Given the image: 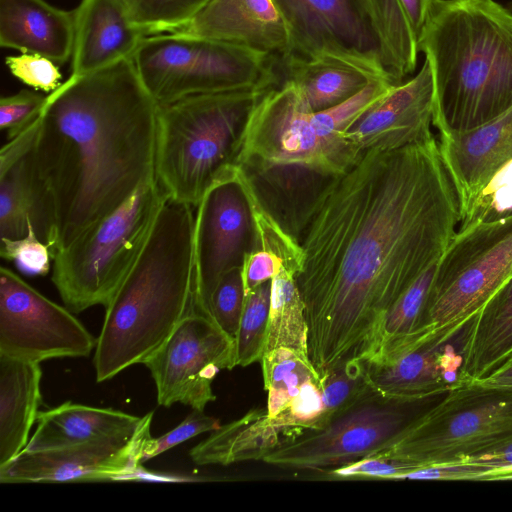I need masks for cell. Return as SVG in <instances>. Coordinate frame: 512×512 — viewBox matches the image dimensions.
Instances as JSON below:
<instances>
[{
	"instance_id": "obj_11",
	"label": "cell",
	"mask_w": 512,
	"mask_h": 512,
	"mask_svg": "<svg viewBox=\"0 0 512 512\" xmlns=\"http://www.w3.org/2000/svg\"><path fill=\"white\" fill-rule=\"evenodd\" d=\"M313 113L293 82L267 89L249 113L235 165L299 164L336 176L345 173L360 157L323 142Z\"/></svg>"
},
{
	"instance_id": "obj_49",
	"label": "cell",
	"mask_w": 512,
	"mask_h": 512,
	"mask_svg": "<svg viewBox=\"0 0 512 512\" xmlns=\"http://www.w3.org/2000/svg\"><path fill=\"white\" fill-rule=\"evenodd\" d=\"M494 480H512V471L504 475L498 476Z\"/></svg>"
},
{
	"instance_id": "obj_7",
	"label": "cell",
	"mask_w": 512,
	"mask_h": 512,
	"mask_svg": "<svg viewBox=\"0 0 512 512\" xmlns=\"http://www.w3.org/2000/svg\"><path fill=\"white\" fill-rule=\"evenodd\" d=\"M132 59L158 106L191 95L282 83L277 58L177 32L146 36Z\"/></svg>"
},
{
	"instance_id": "obj_47",
	"label": "cell",
	"mask_w": 512,
	"mask_h": 512,
	"mask_svg": "<svg viewBox=\"0 0 512 512\" xmlns=\"http://www.w3.org/2000/svg\"><path fill=\"white\" fill-rule=\"evenodd\" d=\"M484 465L492 467L496 471V475L490 481H494L498 476L504 475L512 471V444L504 449L486 454L474 459Z\"/></svg>"
},
{
	"instance_id": "obj_13",
	"label": "cell",
	"mask_w": 512,
	"mask_h": 512,
	"mask_svg": "<svg viewBox=\"0 0 512 512\" xmlns=\"http://www.w3.org/2000/svg\"><path fill=\"white\" fill-rule=\"evenodd\" d=\"M97 339L71 313L12 270L0 269V354L40 363L86 357Z\"/></svg>"
},
{
	"instance_id": "obj_33",
	"label": "cell",
	"mask_w": 512,
	"mask_h": 512,
	"mask_svg": "<svg viewBox=\"0 0 512 512\" xmlns=\"http://www.w3.org/2000/svg\"><path fill=\"white\" fill-rule=\"evenodd\" d=\"M437 264L424 271L395 302L386 318L380 347L370 361L387 356L416 332Z\"/></svg>"
},
{
	"instance_id": "obj_26",
	"label": "cell",
	"mask_w": 512,
	"mask_h": 512,
	"mask_svg": "<svg viewBox=\"0 0 512 512\" xmlns=\"http://www.w3.org/2000/svg\"><path fill=\"white\" fill-rule=\"evenodd\" d=\"M146 418L111 408L65 402L38 412L37 428L24 451H41L134 435ZM22 450V451H23Z\"/></svg>"
},
{
	"instance_id": "obj_17",
	"label": "cell",
	"mask_w": 512,
	"mask_h": 512,
	"mask_svg": "<svg viewBox=\"0 0 512 512\" xmlns=\"http://www.w3.org/2000/svg\"><path fill=\"white\" fill-rule=\"evenodd\" d=\"M435 91L425 59L419 72L364 111L343 133L361 154L391 150L434 137Z\"/></svg>"
},
{
	"instance_id": "obj_28",
	"label": "cell",
	"mask_w": 512,
	"mask_h": 512,
	"mask_svg": "<svg viewBox=\"0 0 512 512\" xmlns=\"http://www.w3.org/2000/svg\"><path fill=\"white\" fill-rule=\"evenodd\" d=\"M32 148L17 157L0 158V238L26 236L31 221L38 237L46 240L47 219L32 165Z\"/></svg>"
},
{
	"instance_id": "obj_10",
	"label": "cell",
	"mask_w": 512,
	"mask_h": 512,
	"mask_svg": "<svg viewBox=\"0 0 512 512\" xmlns=\"http://www.w3.org/2000/svg\"><path fill=\"white\" fill-rule=\"evenodd\" d=\"M510 276L512 216L456 233L438 261L419 326L411 337L478 313Z\"/></svg>"
},
{
	"instance_id": "obj_15",
	"label": "cell",
	"mask_w": 512,
	"mask_h": 512,
	"mask_svg": "<svg viewBox=\"0 0 512 512\" xmlns=\"http://www.w3.org/2000/svg\"><path fill=\"white\" fill-rule=\"evenodd\" d=\"M477 314L416 335L389 356L366 362L371 389L386 397L416 398L469 383L465 356Z\"/></svg>"
},
{
	"instance_id": "obj_29",
	"label": "cell",
	"mask_w": 512,
	"mask_h": 512,
	"mask_svg": "<svg viewBox=\"0 0 512 512\" xmlns=\"http://www.w3.org/2000/svg\"><path fill=\"white\" fill-rule=\"evenodd\" d=\"M512 354V276L479 310L465 356L470 382L480 380Z\"/></svg>"
},
{
	"instance_id": "obj_25",
	"label": "cell",
	"mask_w": 512,
	"mask_h": 512,
	"mask_svg": "<svg viewBox=\"0 0 512 512\" xmlns=\"http://www.w3.org/2000/svg\"><path fill=\"white\" fill-rule=\"evenodd\" d=\"M73 11L45 0H0V45L45 56L57 64L73 51Z\"/></svg>"
},
{
	"instance_id": "obj_50",
	"label": "cell",
	"mask_w": 512,
	"mask_h": 512,
	"mask_svg": "<svg viewBox=\"0 0 512 512\" xmlns=\"http://www.w3.org/2000/svg\"><path fill=\"white\" fill-rule=\"evenodd\" d=\"M506 8L512 13V0L506 4Z\"/></svg>"
},
{
	"instance_id": "obj_44",
	"label": "cell",
	"mask_w": 512,
	"mask_h": 512,
	"mask_svg": "<svg viewBox=\"0 0 512 512\" xmlns=\"http://www.w3.org/2000/svg\"><path fill=\"white\" fill-rule=\"evenodd\" d=\"M496 471L478 461L465 460L420 467L401 480H491Z\"/></svg>"
},
{
	"instance_id": "obj_2",
	"label": "cell",
	"mask_w": 512,
	"mask_h": 512,
	"mask_svg": "<svg viewBox=\"0 0 512 512\" xmlns=\"http://www.w3.org/2000/svg\"><path fill=\"white\" fill-rule=\"evenodd\" d=\"M157 113L132 58L47 95L31 159L52 257L156 178Z\"/></svg>"
},
{
	"instance_id": "obj_19",
	"label": "cell",
	"mask_w": 512,
	"mask_h": 512,
	"mask_svg": "<svg viewBox=\"0 0 512 512\" xmlns=\"http://www.w3.org/2000/svg\"><path fill=\"white\" fill-rule=\"evenodd\" d=\"M180 34L206 38L270 57L289 54L290 37L272 0H209Z\"/></svg>"
},
{
	"instance_id": "obj_42",
	"label": "cell",
	"mask_w": 512,
	"mask_h": 512,
	"mask_svg": "<svg viewBox=\"0 0 512 512\" xmlns=\"http://www.w3.org/2000/svg\"><path fill=\"white\" fill-rule=\"evenodd\" d=\"M288 260H304V255L278 251L263 244L248 252L241 266L245 297L261 284L270 281L282 263Z\"/></svg>"
},
{
	"instance_id": "obj_9",
	"label": "cell",
	"mask_w": 512,
	"mask_h": 512,
	"mask_svg": "<svg viewBox=\"0 0 512 512\" xmlns=\"http://www.w3.org/2000/svg\"><path fill=\"white\" fill-rule=\"evenodd\" d=\"M447 393L395 398L370 389L322 428L281 445L264 462L283 469L330 472L376 455L396 443Z\"/></svg>"
},
{
	"instance_id": "obj_16",
	"label": "cell",
	"mask_w": 512,
	"mask_h": 512,
	"mask_svg": "<svg viewBox=\"0 0 512 512\" xmlns=\"http://www.w3.org/2000/svg\"><path fill=\"white\" fill-rule=\"evenodd\" d=\"M153 412L129 437L41 451H22L0 467V482H84L140 477Z\"/></svg>"
},
{
	"instance_id": "obj_48",
	"label": "cell",
	"mask_w": 512,
	"mask_h": 512,
	"mask_svg": "<svg viewBox=\"0 0 512 512\" xmlns=\"http://www.w3.org/2000/svg\"><path fill=\"white\" fill-rule=\"evenodd\" d=\"M476 381L488 386L512 387V354L500 367L488 376Z\"/></svg>"
},
{
	"instance_id": "obj_30",
	"label": "cell",
	"mask_w": 512,
	"mask_h": 512,
	"mask_svg": "<svg viewBox=\"0 0 512 512\" xmlns=\"http://www.w3.org/2000/svg\"><path fill=\"white\" fill-rule=\"evenodd\" d=\"M376 39L378 57L395 85L415 71L418 43L399 0H357Z\"/></svg>"
},
{
	"instance_id": "obj_37",
	"label": "cell",
	"mask_w": 512,
	"mask_h": 512,
	"mask_svg": "<svg viewBox=\"0 0 512 512\" xmlns=\"http://www.w3.org/2000/svg\"><path fill=\"white\" fill-rule=\"evenodd\" d=\"M512 216V159L504 164L477 195L457 232L477 224Z\"/></svg>"
},
{
	"instance_id": "obj_40",
	"label": "cell",
	"mask_w": 512,
	"mask_h": 512,
	"mask_svg": "<svg viewBox=\"0 0 512 512\" xmlns=\"http://www.w3.org/2000/svg\"><path fill=\"white\" fill-rule=\"evenodd\" d=\"M46 101L47 96L28 89L1 97L0 128L7 131L9 140L19 135L39 118Z\"/></svg>"
},
{
	"instance_id": "obj_3",
	"label": "cell",
	"mask_w": 512,
	"mask_h": 512,
	"mask_svg": "<svg viewBox=\"0 0 512 512\" xmlns=\"http://www.w3.org/2000/svg\"><path fill=\"white\" fill-rule=\"evenodd\" d=\"M192 206L168 197L136 263L105 307L94 367L97 382L144 363L193 303Z\"/></svg>"
},
{
	"instance_id": "obj_36",
	"label": "cell",
	"mask_w": 512,
	"mask_h": 512,
	"mask_svg": "<svg viewBox=\"0 0 512 512\" xmlns=\"http://www.w3.org/2000/svg\"><path fill=\"white\" fill-rule=\"evenodd\" d=\"M370 389L367 365L363 361H347L322 377L324 411L317 429L326 425L333 416L355 403Z\"/></svg>"
},
{
	"instance_id": "obj_34",
	"label": "cell",
	"mask_w": 512,
	"mask_h": 512,
	"mask_svg": "<svg viewBox=\"0 0 512 512\" xmlns=\"http://www.w3.org/2000/svg\"><path fill=\"white\" fill-rule=\"evenodd\" d=\"M271 280L245 297L239 328L235 337L237 366L261 361L267 341Z\"/></svg>"
},
{
	"instance_id": "obj_35",
	"label": "cell",
	"mask_w": 512,
	"mask_h": 512,
	"mask_svg": "<svg viewBox=\"0 0 512 512\" xmlns=\"http://www.w3.org/2000/svg\"><path fill=\"white\" fill-rule=\"evenodd\" d=\"M133 23L146 35L177 31L205 7L209 0H122Z\"/></svg>"
},
{
	"instance_id": "obj_12",
	"label": "cell",
	"mask_w": 512,
	"mask_h": 512,
	"mask_svg": "<svg viewBox=\"0 0 512 512\" xmlns=\"http://www.w3.org/2000/svg\"><path fill=\"white\" fill-rule=\"evenodd\" d=\"M143 364L155 382L159 405L181 403L204 411L216 399L212 390L216 375L237 366L235 338L210 313L192 303L166 341Z\"/></svg>"
},
{
	"instance_id": "obj_5",
	"label": "cell",
	"mask_w": 512,
	"mask_h": 512,
	"mask_svg": "<svg viewBox=\"0 0 512 512\" xmlns=\"http://www.w3.org/2000/svg\"><path fill=\"white\" fill-rule=\"evenodd\" d=\"M266 90L197 94L158 106L155 177L170 199L197 207L234 168L249 113Z\"/></svg>"
},
{
	"instance_id": "obj_23",
	"label": "cell",
	"mask_w": 512,
	"mask_h": 512,
	"mask_svg": "<svg viewBox=\"0 0 512 512\" xmlns=\"http://www.w3.org/2000/svg\"><path fill=\"white\" fill-rule=\"evenodd\" d=\"M237 167L265 210L298 242L323 193L339 176L299 164Z\"/></svg>"
},
{
	"instance_id": "obj_8",
	"label": "cell",
	"mask_w": 512,
	"mask_h": 512,
	"mask_svg": "<svg viewBox=\"0 0 512 512\" xmlns=\"http://www.w3.org/2000/svg\"><path fill=\"white\" fill-rule=\"evenodd\" d=\"M512 444V387L472 381L451 389L388 449L373 455L424 467L474 459Z\"/></svg>"
},
{
	"instance_id": "obj_18",
	"label": "cell",
	"mask_w": 512,
	"mask_h": 512,
	"mask_svg": "<svg viewBox=\"0 0 512 512\" xmlns=\"http://www.w3.org/2000/svg\"><path fill=\"white\" fill-rule=\"evenodd\" d=\"M272 1L289 31L288 55L355 50L378 56L376 39L357 0Z\"/></svg>"
},
{
	"instance_id": "obj_24",
	"label": "cell",
	"mask_w": 512,
	"mask_h": 512,
	"mask_svg": "<svg viewBox=\"0 0 512 512\" xmlns=\"http://www.w3.org/2000/svg\"><path fill=\"white\" fill-rule=\"evenodd\" d=\"M301 433L287 414L270 417L265 408H258L212 431L190 450L189 455L198 465L226 466L248 460L264 461Z\"/></svg>"
},
{
	"instance_id": "obj_31",
	"label": "cell",
	"mask_w": 512,
	"mask_h": 512,
	"mask_svg": "<svg viewBox=\"0 0 512 512\" xmlns=\"http://www.w3.org/2000/svg\"><path fill=\"white\" fill-rule=\"evenodd\" d=\"M302 266L303 260L285 261L271 279L265 352L286 347L308 355L305 306L297 286Z\"/></svg>"
},
{
	"instance_id": "obj_20",
	"label": "cell",
	"mask_w": 512,
	"mask_h": 512,
	"mask_svg": "<svg viewBox=\"0 0 512 512\" xmlns=\"http://www.w3.org/2000/svg\"><path fill=\"white\" fill-rule=\"evenodd\" d=\"M438 132L439 148L458 195L462 219L490 178L512 159V107L476 128Z\"/></svg>"
},
{
	"instance_id": "obj_41",
	"label": "cell",
	"mask_w": 512,
	"mask_h": 512,
	"mask_svg": "<svg viewBox=\"0 0 512 512\" xmlns=\"http://www.w3.org/2000/svg\"><path fill=\"white\" fill-rule=\"evenodd\" d=\"M10 73L35 90L51 93L62 83V74L53 60L34 53H20L5 58Z\"/></svg>"
},
{
	"instance_id": "obj_21",
	"label": "cell",
	"mask_w": 512,
	"mask_h": 512,
	"mask_svg": "<svg viewBox=\"0 0 512 512\" xmlns=\"http://www.w3.org/2000/svg\"><path fill=\"white\" fill-rule=\"evenodd\" d=\"M280 72L282 82L299 87L313 112L346 101L372 81L389 79L377 55L355 50L311 57L288 55L280 60Z\"/></svg>"
},
{
	"instance_id": "obj_6",
	"label": "cell",
	"mask_w": 512,
	"mask_h": 512,
	"mask_svg": "<svg viewBox=\"0 0 512 512\" xmlns=\"http://www.w3.org/2000/svg\"><path fill=\"white\" fill-rule=\"evenodd\" d=\"M168 195L155 179L53 255L52 282L72 313L106 307L139 258Z\"/></svg>"
},
{
	"instance_id": "obj_1",
	"label": "cell",
	"mask_w": 512,
	"mask_h": 512,
	"mask_svg": "<svg viewBox=\"0 0 512 512\" xmlns=\"http://www.w3.org/2000/svg\"><path fill=\"white\" fill-rule=\"evenodd\" d=\"M461 220L436 137L371 150L320 198L299 244L308 356L320 377L377 353L389 311Z\"/></svg>"
},
{
	"instance_id": "obj_27",
	"label": "cell",
	"mask_w": 512,
	"mask_h": 512,
	"mask_svg": "<svg viewBox=\"0 0 512 512\" xmlns=\"http://www.w3.org/2000/svg\"><path fill=\"white\" fill-rule=\"evenodd\" d=\"M40 363L0 354V467L28 443L41 403Z\"/></svg>"
},
{
	"instance_id": "obj_43",
	"label": "cell",
	"mask_w": 512,
	"mask_h": 512,
	"mask_svg": "<svg viewBox=\"0 0 512 512\" xmlns=\"http://www.w3.org/2000/svg\"><path fill=\"white\" fill-rule=\"evenodd\" d=\"M220 426L217 418L205 415L204 411L193 409L174 429L158 438H148L143 449L142 463L199 434L212 432Z\"/></svg>"
},
{
	"instance_id": "obj_38",
	"label": "cell",
	"mask_w": 512,
	"mask_h": 512,
	"mask_svg": "<svg viewBox=\"0 0 512 512\" xmlns=\"http://www.w3.org/2000/svg\"><path fill=\"white\" fill-rule=\"evenodd\" d=\"M245 292L241 267L227 272L218 282L210 298V312L219 326L236 337L244 308Z\"/></svg>"
},
{
	"instance_id": "obj_46",
	"label": "cell",
	"mask_w": 512,
	"mask_h": 512,
	"mask_svg": "<svg viewBox=\"0 0 512 512\" xmlns=\"http://www.w3.org/2000/svg\"><path fill=\"white\" fill-rule=\"evenodd\" d=\"M414 31L420 37L436 0H399ZM418 43V42H417Z\"/></svg>"
},
{
	"instance_id": "obj_32",
	"label": "cell",
	"mask_w": 512,
	"mask_h": 512,
	"mask_svg": "<svg viewBox=\"0 0 512 512\" xmlns=\"http://www.w3.org/2000/svg\"><path fill=\"white\" fill-rule=\"evenodd\" d=\"M261 363L264 389L268 393L265 410L270 417L287 409L309 381L321 378L307 354L290 348L265 352Z\"/></svg>"
},
{
	"instance_id": "obj_39",
	"label": "cell",
	"mask_w": 512,
	"mask_h": 512,
	"mask_svg": "<svg viewBox=\"0 0 512 512\" xmlns=\"http://www.w3.org/2000/svg\"><path fill=\"white\" fill-rule=\"evenodd\" d=\"M0 255L13 261L24 273L46 275L50 270L52 253L49 246L36 234L31 221L26 236L16 239L1 238Z\"/></svg>"
},
{
	"instance_id": "obj_14",
	"label": "cell",
	"mask_w": 512,
	"mask_h": 512,
	"mask_svg": "<svg viewBox=\"0 0 512 512\" xmlns=\"http://www.w3.org/2000/svg\"><path fill=\"white\" fill-rule=\"evenodd\" d=\"M196 208L193 304L211 314L210 298L220 279L241 267L245 255L257 246L251 207L236 165L210 186Z\"/></svg>"
},
{
	"instance_id": "obj_45",
	"label": "cell",
	"mask_w": 512,
	"mask_h": 512,
	"mask_svg": "<svg viewBox=\"0 0 512 512\" xmlns=\"http://www.w3.org/2000/svg\"><path fill=\"white\" fill-rule=\"evenodd\" d=\"M420 467L393 459L370 456L352 464L334 469L331 475L349 477H368L391 480H401V477Z\"/></svg>"
},
{
	"instance_id": "obj_4",
	"label": "cell",
	"mask_w": 512,
	"mask_h": 512,
	"mask_svg": "<svg viewBox=\"0 0 512 512\" xmlns=\"http://www.w3.org/2000/svg\"><path fill=\"white\" fill-rule=\"evenodd\" d=\"M434 82L433 125L465 131L512 107V13L495 0H436L418 38Z\"/></svg>"
},
{
	"instance_id": "obj_22",
	"label": "cell",
	"mask_w": 512,
	"mask_h": 512,
	"mask_svg": "<svg viewBox=\"0 0 512 512\" xmlns=\"http://www.w3.org/2000/svg\"><path fill=\"white\" fill-rule=\"evenodd\" d=\"M73 16L70 75L87 74L132 58L146 37L122 0H81Z\"/></svg>"
}]
</instances>
